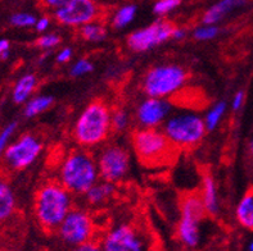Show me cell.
<instances>
[{
    "label": "cell",
    "instance_id": "44dd1931",
    "mask_svg": "<svg viewBox=\"0 0 253 251\" xmlns=\"http://www.w3.org/2000/svg\"><path fill=\"white\" fill-rule=\"evenodd\" d=\"M53 104H54V98L51 95L42 94V95L32 96L23 107V115L26 118H35L50 109Z\"/></svg>",
    "mask_w": 253,
    "mask_h": 251
},
{
    "label": "cell",
    "instance_id": "8d00e7d4",
    "mask_svg": "<svg viewBox=\"0 0 253 251\" xmlns=\"http://www.w3.org/2000/svg\"><path fill=\"white\" fill-rule=\"evenodd\" d=\"M10 41L6 38H0V61H6L9 58Z\"/></svg>",
    "mask_w": 253,
    "mask_h": 251
},
{
    "label": "cell",
    "instance_id": "f1b7e54d",
    "mask_svg": "<svg viewBox=\"0 0 253 251\" xmlns=\"http://www.w3.org/2000/svg\"><path fill=\"white\" fill-rule=\"evenodd\" d=\"M17 130V122H10L6 126H4V128H1L0 131V163L3 160L4 153H5L6 147L10 143L13 135L16 134Z\"/></svg>",
    "mask_w": 253,
    "mask_h": 251
},
{
    "label": "cell",
    "instance_id": "3957f363",
    "mask_svg": "<svg viewBox=\"0 0 253 251\" xmlns=\"http://www.w3.org/2000/svg\"><path fill=\"white\" fill-rule=\"evenodd\" d=\"M59 182L75 195H84L100 179L96 158L85 147L64 156L58 171Z\"/></svg>",
    "mask_w": 253,
    "mask_h": 251
},
{
    "label": "cell",
    "instance_id": "4316f807",
    "mask_svg": "<svg viewBox=\"0 0 253 251\" xmlns=\"http://www.w3.org/2000/svg\"><path fill=\"white\" fill-rule=\"evenodd\" d=\"M130 126V114L124 108H116L112 110V131L125 132Z\"/></svg>",
    "mask_w": 253,
    "mask_h": 251
},
{
    "label": "cell",
    "instance_id": "d6986e66",
    "mask_svg": "<svg viewBox=\"0 0 253 251\" xmlns=\"http://www.w3.org/2000/svg\"><path fill=\"white\" fill-rule=\"evenodd\" d=\"M235 219L239 226L253 232V188L248 190L235 208Z\"/></svg>",
    "mask_w": 253,
    "mask_h": 251
},
{
    "label": "cell",
    "instance_id": "2e32d148",
    "mask_svg": "<svg viewBox=\"0 0 253 251\" xmlns=\"http://www.w3.org/2000/svg\"><path fill=\"white\" fill-rule=\"evenodd\" d=\"M38 87V77L34 73H25L14 82L12 89V100L17 105H25L32 98Z\"/></svg>",
    "mask_w": 253,
    "mask_h": 251
},
{
    "label": "cell",
    "instance_id": "7a4b0ae2",
    "mask_svg": "<svg viewBox=\"0 0 253 251\" xmlns=\"http://www.w3.org/2000/svg\"><path fill=\"white\" fill-rule=\"evenodd\" d=\"M112 131V109L103 100H93L81 110L74 124V139L81 147L91 149L107 141Z\"/></svg>",
    "mask_w": 253,
    "mask_h": 251
},
{
    "label": "cell",
    "instance_id": "f35d334b",
    "mask_svg": "<svg viewBox=\"0 0 253 251\" xmlns=\"http://www.w3.org/2000/svg\"><path fill=\"white\" fill-rule=\"evenodd\" d=\"M246 251H253V236H251V239L248 240L247 246H246Z\"/></svg>",
    "mask_w": 253,
    "mask_h": 251
},
{
    "label": "cell",
    "instance_id": "d590c367",
    "mask_svg": "<svg viewBox=\"0 0 253 251\" xmlns=\"http://www.w3.org/2000/svg\"><path fill=\"white\" fill-rule=\"evenodd\" d=\"M67 1L68 0H42V4L45 9L54 12V10L59 9L61 6H63Z\"/></svg>",
    "mask_w": 253,
    "mask_h": 251
},
{
    "label": "cell",
    "instance_id": "d6a6232c",
    "mask_svg": "<svg viewBox=\"0 0 253 251\" xmlns=\"http://www.w3.org/2000/svg\"><path fill=\"white\" fill-rule=\"evenodd\" d=\"M72 55H74V51H72V49L68 48V46H66V48L61 49V50L58 51L55 61H57V63H59V64L68 63V62L72 59Z\"/></svg>",
    "mask_w": 253,
    "mask_h": 251
},
{
    "label": "cell",
    "instance_id": "6da1fadb",
    "mask_svg": "<svg viewBox=\"0 0 253 251\" xmlns=\"http://www.w3.org/2000/svg\"><path fill=\"white\" fill-rule=\"evenodd\" d=\"M72 192L59 181H48L38 188L34 201V213L45 231H57L74 208Z\"/></svg>",
    "mask_w": 253,
    "mask_h": 251
},
{
    "label": "cell",
    "instance_id": "7402d4cb",
    "mask_svg": "<svg viewBox=\"0 0 253 251\" xmlns=\"http://www.w3.org/2000/svg\"><path fill=\"white\" fill-rule=\"evenodd\" d=\"M138 8L135 4H125V5L120 6L119 9L113 13L112 18H111V26L115 30H124L128 25H131L132 21L136 17Z\"/></svg>",
    "mask_w": 253,
    "mask_h": 251
},
{
    "label": "cell",
    "instance_id": "ab89813d",
    "mask_svg": "<svg viewBox=\"0 0 253 251\" xmlns=\"http://www.w3.org/2000/svg\"><path fill=\"white\" fill-rule=\"evenodd\" d=\"M250 153H251V155H252V158H253V139L251 140V143H250Z\"/></svg>",
    "mask_w": 253,
    "mask_h": 251
},
{
    "label": "cell",
    "instance_id": "8fae6325",
    "mask_svg": "<svg viewBox=\"0 0 253 251\" xmlns=\"http://www.w3.org/2000/svg\"><path fill=\"white\" fill-rule=\"evenodd\" d=\"M175 26L165 18L154 21L151 25L135 30L126 38V46L132 53H145L164 45L172 38Z\"/></svg>",
    "mask_w": 253,
    "mask_h": 251
},
{
    "label": "cell",
    "instance_id": "484cf974",
    "mask_svg": "<svg viewBox=\"0 0 253 251\" xmlns=\"http://www.w3.org/2000/svg\"><path fill=\"white\" fill-rule=\"evenodd\" d=\"M36 21H38V17L29 12L13 13L12 16L9 17V23L13 27H17V29H31V27H35Z\"/></svg>",
    "mask_w": 253,
    "mask_h": 251
},
{
    "label": "cell",
    "instance_id": "7c38bea8",
    "mask_svg": "<svg viewBox=\"0 0 253 251\" xmlns=\"http://www.w3.org/2000/svg\"><path fill=\"white\" fill-rule=\"evenodd\" d=\"M53 17L64 27L80 29L98 19L99 8L94 0H68L63 6L53 12Z\"/></svg>",
    "mask_w": 253,
    "mask_h": 251
},
{
    "label": "cell",
    "instance_id": "e0dca14e",
    "mask_svg": "<svg viewBox=\"0 0 253 251\" xmlns=\"http://www.w3.org/2000/svg\"><path fill=\"white\" fill-rule=\"evenodd\" d=\"M116 192V183L108 181H98L84 194L85 201L91 207H99L111 199Z\"/></svg>",
    "mask_w": 253,
    "mask_h": 251
},
{
    "label": "cell",
    "instance_id": "4dcf8cb0",
    "mask_svg": "<svg viewBox=\"0 0 253 251\" xmlns=\"http://www.w3.org/2000/svg\"><path fill=\"white\" fill-rule=\"evenodd\" d=\"M94 71V64L86 59V58H81L76 63L72 64V67L70 70V74L72 77H83L86 74L91 73Z\"/></svg>",
    "mask_w": 253,
    "mask_h": 251
},
{
    "label": "cell",
    "instance_id": "30bf717a",
    "mask_svg": "<svg viewBox=\"0 0 253 251\" xmlns=\"http://www.w3.org/2000/svg\"><path fill=\"white\" fill-rule=\"evenodd\" d=\"M95 226L94 220L86 210L72 208L63 222L57 228L58 237L64 245L76 248L79 245L93 241Z\"/></svg>",
    "mask_w": 253,
    "mask_h": 251
},
{
    "label": "cell",
    "instance_id": "9c48e42d",
    "mask_svg": "<svg viewBox=\"0 0 253 251\" xmlns=\"http://www.w3.org/2000/svg\"><path fill=\"white\" fill-rule=\"evenodd\" d=\"M96 163L100 179L117 183L125 179L131 168V156L124 145L117 143H106L98 151Z\"/></svg>",
    "mask_w": 253,
    "mask_h": 251
},
{
    "label": "cell",
    "instance_id": "5bb4252c",
    "mask_svg": "<svg viewBox=\"0 0 253 251\" xmlns=\"http://www.w3.org/2000/svg\"><path fill=\"white\" fill-rule=\"evenodd\" d=\"M103 251H147V245L138 231L130 224H120L103 239Z\"/></svg>",
    "mask_w": 253,
    "mask_h": 251
},
{
    "label": "cell",
    "instance_id": "4fadbf2b",
    "mask_svg": "<svg viewBox=\"0 0 253 251\" xmlns=\"http://www.w3.org/2000/svg\"><path fill=\"white\" fill-rule=\"evenodd\" d=\"M172 104L167 99L145 96L135 108V121L140 128H160L171 115Z\"/></svg>",
    "mask_w": 253,
    "mask_h": 251
},
{
    "label": "cell",
    "instance_id": "ffe728a7",
    "mask_svg": "<svg viewBox=\"0 0 253 251\" xmlns=\"http://www.w3.org/2000/svg\"><path fill=\"white\" fill-rule=\"evenodd\" d=\"M16 195L5 178L0 177V222H5L16 212Z\"/></svg>",
    "mask_w": 253,
    "mask_h": 251
},
{
    "label": "cell",
    "instance_id": "ba28073f",
    "mask_svg": "<svg viewBox=\"0 0 253 251\" xmlns=\"http://www.w3.org/2000/svg\"><path fill=\"white\" fill-rule=\"evenodd\" d=\"M44 143L34 134H22L6 147L3 160L6 169L12 172H21L31 167L39 156L42 155Z\"/></svg>",
    "mask_w": 253,
    "mask_h": 251
},
{
    "label": "cell",
    "instance_id": "9a60e30c",
    "mask_svg": "<svg viewBox=\"0 0 253 251\" xmlns=\"http://www.w3.org/2000/svg\"><path fill=\"white\" fill-rule=\"evenodd\" d=\"M247 0H218L211 5L202 16V23L206 25H217L225 17L246 5Z\"/></svg>",
    "mask_w": 253,
    "mask_h": 251
},
{
    "label": "cell",
    "instance_id": "cb8c5ba5",
    "mask_svg": "<svg viewBox=\"0 0 253 251\" xmlns=\"http://www.w3.org/2000/svg\"><path fill=\"white\" fill-rule=\"evenodd\" d=\"M226 109H228V104L226 102H217L212 108H210L206 113L205 123L207 131H215L218 127L220 122L222 121L225 113H226Z\"/></svg>",
    "mask_w": 253,
    "mask_h": 251
},
{
    "label": "cell",
    "instance_id": "1f68e13d",
    "mask_svg": "<svg viewBox=\"0 0 253 251\" xmlns=\"http://www.w3.org/2000/svg\"><path fill=\"white\" fill-rule=\"evenodd\" d=\"M50 23H51L50 17L48 16L39 17L34 29H35L36 32H39V34H45V32H48L49 27H50Z\"/></svg>",
    "mask_w": 253,
    "mask_h": 251
},
{
    "label": "cell",
    "instance_id": "d4e9b609",
    "mask_svg": "<svg viewBox=\"0 0 253 251\" xmlns=\"http://www.w3.org/2000/svg\"><path fill=\"white\" fill-rule=\"evenodd\" d=\"M192 35L197 41H211V40H213V38L220 35V27L217 25L202 23V25L194 29Z\"/></svg>",
    "mask_w": 253,
    "mask_h": 251
},
{
    "label": "cell",
    "instance_id": "8992f818",
    "mask_svg": "<svg viewBox=\"0 0 253 251\" xmlns=\"http://www.w3.org/2000/svg\"><path fill=\"white\" fill-rule=\"evenodd\" d=\"M131 145L140 162L147 166L166 160L175 147L160 128L139 127L131 134Z\"/></svg>",
    "mask_w": 253,
    "mask_h": 251
},
{
    "label": "cell",
    "instance_id": "83f0119b",
    "mask_svg": "<svg viewBox=\"0 0 253 251\" xmlns=\"http://www.w3.org/2000/svg\"><path fill=\"white\" fill-rule=\"evenodd\" d=\"M62 37L58 34L54 32H45L42 35H40L38 37V40L35 41V45L39 49L42 50H51V49H55L58 45L61 44Z\"/></svg>",
    "mask_w": 253,
    "mask_h": 251
},
{
    "label": "cell",
    "instance_id": "74e56055",
    "mask_svg": "<svg viewBox=\"0 0 253 251\" xmlns=\"http://www.w3.org/2000/svg\"><path fill=\"white\" fill-rule=\"evenodd\" d=\"M186 35H188V32H186L185 29L175 27L172 32V40H177V41H180V40H184V38L186 37Z\"/></svg>",
    "mask_w": 253,
    "mask_h": 251
},
{
    "label": "cell",
    "instance_id": "603a6c76",
    "mask_svg": "<svg viewBox=\"0 0 253 251\" xmlns=\"http://www.w3.org/2000/svg\"><path fill=\"white\" fill-rule=\"evenodd\" d=\"M79 35L83 40L87 42H102L108 36L107 27L103 23L94 21V22L86 23L79 29Z\"/></svg>",
    "mask_w": 253,
    "mask_h": 251
},
{
    "label": "cell",
    "instance_id": "5b68a950",
    "mask_svg": "<svg viewBox=\"0 0 253 251\" xmlns=\"http://www.w3.org/2000/svg\"><path fill=\"white\" fill-rule=\"evenodd\" d=\"M162 131L175 147L189 149L202 143L206 134L205 118L196 111H179L167 118Z\"/></svg>",
    "mask_w": 253,
    "mask_h": 251
},
{
    "label": "cell",
    "instance_id": "ac0fdd59",
    "mask_svg": "<svg viewBox=\"0 0 253 251\" xmlns=\"http://www.w3.org/2000/svg\"><path fill=\"white\" fill-rule=\"evenodd\" d=\"M201 199L205 205L206 213L216 215L220 210V203H218V194L216 182L211 175H205L202 178V191H201Z\"/></svg>",
    "mask_w": 253,
    "mask_h": 251
},
{
    "label": "cell",
    "instance_id": "277c9868",
    "mask_svg": "<svg viewBox=\"0 0 253 251\" xmlns=\"http://www.w3.org/2000/svg\"><path fill=\"white\" fill-rule=\"evenodd\" d=\"M188 82V72L175 63L157 64L149 68L141 80L145 96L170 99L184 89Z\"/></svg>",
    "mask_w": 253,
    "mask_h": 251
},
{
    "label": "cell",
    "instance_id": "836d02e7",
    "mask_svg": "<svg viewBox=\"0 0 253 251\" xmlns=\"http://www.w3.org/2000/svg\"><path fill=\"white\" fill-rule=\"evenodd\" d=\"M244 100H246V95H244V92L242 91V90H239V91L235 92V95L233 96V99H231V109L234 111H238L241 110L242 107H243L244 104Z\"/></svg>",
    "mask_w": 253,
    "mask_h": 251
},
{
    "label": "cell",
    "instance_id": "e575fe53",
    "mask_svg": "<svg viewBox=\"0 0 253 251\" xmlns=\"http://www.w3.org/2000/svg\"><path fill=\"white\" fill-rule=\"evenodd\" d=\"M71 251H103V249L102 245H99L98 242L89 241L86 244H83V245H79L76 248H72Z\"/></svg>",
    "mask_w": 253,
    "mask_h": 251
},
{
    "label": "cell",
    "instance_id": "52a82bcc",
    "mask_svg": "<svg viewBox=\"0 0 253 251\" xmlns=\"http://www.w3.org/2000/svg\"><path fill=\"white\" fill-rule=\"evenodd\" d=\"M206 209L199 194H190L181 201L180 220L177 226V236L180 242L189 249L198 246L201 240V222Z\"/></svg>",
    "mask_w": 253,
    "mask_h": 251
},
{
    "label": "cell",
    "instance_id": "f546056e",
    "mask_svg": "<svg viewBox=\"0 0 253 251\" xmlns=\"http://www.w3.org/2000/svg\"><path fill=\"white\" fill-rule=\"evenodd\" d=\"M181 4V0H157L153 5V13L160 18L172 13Z\"/></svg>",
    "mask_w": 253,
    "mask_h": 251
}]
</instances>
